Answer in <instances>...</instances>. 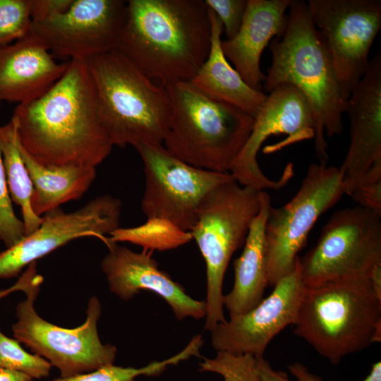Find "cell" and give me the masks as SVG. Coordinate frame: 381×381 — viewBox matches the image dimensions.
<instances>
[{"instance_id":"29","label":"cell","mask_w":381,"mask_h":381,"mask_svg":"<svg viewBox=\"0 0 381 381\" xmlns=\"http://www.w3.org/2000/svg\"><path fill=\"white\" fill-rule=\"evenodd\" d=\"M31 25L30 0H0V45L23 37Z\"/></svg>"},{"instance_id":"28","label":"cell","mask_w":381,"mask_h":381,"mask_svg":"<svg viewBox=\"0 0 381 381\" xmlns=\"http://www.w3.org/2000/svg\"><path fill=\"white\" fill-rule=\"evenodd\" d=\"M0 368L24 373L32 379H40L49 375L52 365L43 357L26 352L18 340L0 331Z\"/></svg>"},{"instance_id":"40","label":"cell","mask_w":381,"mask_h":381,"mask_svg":"<svg viewBox=\"0 0 381 381\" xmlns=\"http://www.w3.org/2000/svg\"><path fill=\"white\" fill-rule=\"evenodd\" d=\"M1 100L0 99V106H1Z\"/></svg>"},{"instance_id":"11","label":"cell","mask_w":381,"mask_h":381,"mask_svg":"<svg viewBox=\"0 0 381 381\" xmlns=\"http://www.w3.org/2000/svg\"><path fill=\"white\" fill-rule=\"evenodd\" d=\"M134 147L143 164V214L147 219L168 220L186 231L193 228L207 195L220 184L234 179L230 173L191 166L163 145L140 143Z\"/></svg>"},{"instance_id":"3","label":"cell","mask_w":381,"mask_h":381,"mask_svg":"<svg viewBox=\"0 0 381 381\" xmlns=\"http://www.w3.org/2000/svg\"><path fill=\"white\" fill-rule=\"evenodd\" d=\"M284 33L270 44L272 64L262 87L270 92L290 84L307 98L315 115V150L319 163L327 164L329 137L343 130L341 116L346 102L341 94L332 59L320 30L315 26L306 2L292 0Z\"/></svg>"},{"instance_id":"27","label":"cell","mask_w":381,"mask_h":381,"mask_svg":"<svg viewBox=\"0 0 381 381\" xmlns=\"http://www.w3.org/2000/svg\"><path fill=\"white\" fill-rule=\"evenodd\" d=\"M199 370L220 374L224 381H262L256 357L248 353L218 351L214 358H205L199 364Z\"/></svg>"},{"instance_id":"25","label":"cell","mask_w":381,"mask_h":381,"mask_svg":"<svg viewBox=\"0 0 381 381\" xmlns=\"http://www.w3.org/2000/svg\"><path fill=\"white\" fill-rule=\"evenodd\" d=\"M113 242H129L143 250L164 251L179 248L193 240L191 233L162 218H149L137 226L118 228L110 234Z\"/></svg>"},{"instance_id":"19","label":"cell","mask_w":381,"mask_h":381,"mask_svg":"<svg viewBox=\"0 0 381 381\" xmlns=\"http://www.w3.org/2000/svg\"><path fill=\"white\" fill-rule=\"evenodd\" d=\"M292 0H248L242 25L230 40H222V52L251 88L262 92L265 74L260 69L261 55L274 37L286 27Z\"/></svg>"},{"instance_id":"32","label":"cell","mask_w":381,"mask_h":381,"mask_svg":"<svg viewBox=\"0 0 381 381\" xmlns=\"http://www.w3.org/2000/svg\"><path fill=\"white\" fill-rule=\"evenodd\" d=\"M350 196L359 206L381 216V180L357 186Z\"/></svg>"},{"instance_id":"2","label":"cell","mask_w":381,"mask_h":381,"mask_svg":"<svg viewBox=\"0 0 381 381\" xmlns=\"http://www.w3.org/2000/svg\"><path fill=\"white\" fill-rule=\"evenodd\" d=\"M211 40L205 0H129L116 51L167 85L192 80L209 55Z\"/></svg>"},{"instance_id":"37","label":"cell","mask_w":381,"mask_h":381,"mask_svg":"<svg viewBox=\"0 0 381 381\" xmlns=\"http://www.w3.org/2000/svg\"><path fill=\"white\" fill-rule=\"evenodd\" d=\"M32 380L24 373L0 368V381H32Z\"/></svg>"},{"instance_id":"17","label":"cell","mask_w":381,"mask_h":381,"mask_svg":"<svg viewBox=\"0 0 381 381\" xmlns=\"http://www.w3.org/2000/svg\"><path fill=\"white\" fill-rule=\"evenodd\" d=\"M104 243L109 252L101 262L102 269L110 291L121 299L131 300L140 291L147 290L162 297L179 320L205 317V301L190 297L181 284L159 268L150 253H136L109 238Z\"/></svg>"},{"instance_id":"1","label":"cell","mask_w":381,"mask_h":381,"mask_svg":"<svg viewBox=\"0 0 381 381\" xmlns=\"http://www.w3.org/2000/svg\"><path fill=\"white\" fill-rule=\"evenodd\" d=\"M11 119L20 145L44 165L96 167L114 147L83 59L69 60L63 75L38 98L19 104Z\"/></svg>"},{"instance_id":"21","label":"cell","mask_w":381,"mask_h":381,"mask_svg":"<svg viewBox=\"0 0 381 381\" xmlns=\"http://www.w3.org/2000/svg\"><path fill=\"white\" fill-rule=\"evenodd\" d=\"M208 9L212 25L210 53L190 82L209 97L234 105L255 118L264 106L267 95L251 88L231 66L221 47L222 23L216 14Z\"/></svg>"},{"instance_id":"36","label":"cell","mask_w":381,"mask_h":381,"mask_svg":"<svg viewBox=\"0 0 381 381\" xmlns=\"http://www.w3.org/2000/svg\"><path fill=\"white\" fill-rule=\"evenodd\" d=\"M369 282L375 296L381 301V265H377L371 272Z\"/></svg>"},{"instance_id":"7","label":"cell","mask_w":381,"mask_h":381,"mask_svg":"<svg viewBox=\"0 0 381 381\" xmlns=\"http://www.w3.org/2000/svg\"><path fill=\"white\" fill-rule=\"evenodd\" d=\"M260 191L234 179L215 188L204 201L190 231L206 266L205 329L226 320L223 281L233 254L243 245L260 209Z\"/></svg>"},{"instance_id":"6","label":"cell","mask_w":381,"mask_h":381,"mask_svg":"<svg viewBox=\"0 0 381 381\" xmlns=\"http://www.w3.org/2000/svg\"><path fill=\"white\" fill-rule=\"evenodd\" d=\"M294 333L332 364L381 340V301L369 279L305 286Z\"/></svg>"},{"instance_id":"26","label":"cell","mask_w":381,"mask_h":381,"mask_svg":"<svg viewBox=\"0 0 381 381\" xmlns=\"http://www.w3.org/2000/svg\"><path fill=\"white\" fill-rule=\"evenodd\" d=\"M202 344L198 337H193L179 353L162 361H154L147 365L135 368L106 365L95 370L68 377H59L53 381H135L139 375L154 376L162 373L169 365H176L193 356H198Z\"/></svg>"},{"instance_id":"9","label":"cell","mask_w":381,"mask_h":381,"mask_svg":"<svg viewBox=\"0 0 381 381\" xmlns=\"http://www.w3.org/2000/svg\"><path fill=\"white\" fill-rule=\"evenodd\" d=\"M343 178L340 167L313 163L293 198L280 207H270L264 228L268 285L294 271L313 226L344 193Z\"/></svg>"},{"instance_id":"13","label":"cell","mask_w":381,"mask_h":381,"mask_svg":"<svg viewBox=\"0 0 381 381\" xmlns=\"http://www.w3.org/2000/svg\"><path fill=\"white\" fill-rule=\"evenodd\" d=\"M315 129L313 110L302 92L290 84L277 86L267 95L264 106L255 118L251 133L229 173L243 186L258 190L281 188L291 177L293 167L288 164L279 179H270L264 174L257 161L261 145L270 135L285 134L288 136L285 140L267 150L268 152L279 150L314 138Z\"/></svg>"},{"instance_id":"4","label":"cell","mask_w":381,"mask_h":381,"mask_svg":"<svg viewBox=\"0 0 381 381\" xmlns=\"http://www.w3.org/2000/svg\"><path fill=\"white\" fill-rule=\"evenodd\" d=\"M85 61L113 145H163L171 115L167 86L148 78L117 51Z\"/></svg>"},{"instance_id":"10","label":"cell","mask_w":381,"mask_h":381,"mask_svg":"<svg viewBox=\"0 0 381 381\" xmlns=\"http://www.w3.org/2000/svg\"><path fill=\"white\" fill-rule=\"evenodd\" d=\"M377 265H381V216L359 205L336 212L315 247L300 259L305 286L369 279Z\"/></svg>"},{"instance_id":"14","label":"cell","mask_w":381,"mask_h":381,"mask_svg":"<svg viewBox=\"0 0 381 381\" xmlns=\"http://www.w3.org/2000/svg\"><path fill=\"white\" fill-rule=\"evenodd\" d=\"M126 11V1L73 0L57 16L32 23L30 32L53 56L85 60L116 50Z\"/></svg>"},{"instance_id":"5","label":"cell","mask_w":381,"mask_h":381,"mask_svg":"<svg viewBox=\"0 0 381 381\" xmlns=\"http://www.w3.org/2000/svg\"><path fill=\"white\" fill-rule=\"evenodd\" d=\"M166 86L171 115L164 147L195 167L229 173L251 133L255 118L209 97L190 81Z\"/></svg>"},{"instance_id":"34","label":"cell","mask_w":381,"mask_h":381,"mask_svg":"<svg viewBox=\"0 0 381 381\" xmlns=\"http://www.w3.org/2000/svg\"><path fill=\"white\" fill-rule=\"evenodd\" d=\"M256 365L262 381H293L284 372L274 370L263 356L256 357Z\"/></svg>"},{"instance_id":"33","label":"cell","mask_w":381,"mask_h":381,"mask_svg":"<svg viewBox=\"0 0 381 381\" xmlns=\"http://www.w3.org/2000/svg\"><path fill=\"white\" fill-rule=\"evenodd\" d=\"M73 0H30L32 23L46 20L65 12Z\"/></svg>"},{"instance_id":"31","label":"cell","mask_w":381,"mask_h":381,"mask_svg":"<svg viewBox=\"0 0 381 381\" xmlns=\"http://www.w3.org/2000/svg\"><path fill=\"white\" fill-rule=\"evenodd\" d=\"M205 2L221 20L226 40L233 38L242 25L248 0H205Z\"/></svg>"},{"instance_id":"12","label":"cell","mask_w":381,"mask_h":381,"mask_svg":"<svg viewBox=\"0 0 381 381\" xmlns=\"http://www.w3.org/2000/svg\"><path fill=\"white\" fill-rule=\"evenodd\" d=\"M307 4L347 101L368 67L370 49L381 28V1L308 0Z\"/></svg>"},{"instance_id":"24","label":"cell","mask_w":381,"mask_h":381,"mask_svg":"<svg viewBox=\"0 0 381 381\" xmlns=\"http://www.w3.org/2000/svg\"><path fill=\"white\" fill-rule=\"evenodd\" d=\"M0 146L9 193L12 201L20 207L27 236L40 226L42 217L31 206L33 184L18 146L16 126L12 119L0 128Z\"/></svg>"},{"instance_id":"20","label":"cell","mask_w":381,"mask_h":381,"mask_svg":"<svg viewBox=\"0 0 381 381\" xmlns=\"http://www.w3.org/2000/svg\"><path fill=\"white\" fill-rule=\"evenodd\" d=\"M68 64L56 62L30 32L0 45V99L19 104L38 98L63 75Z\"/></svg>"},{"instance_id":"38","label":"cell","mask_w":381,"mask_h":381,"mask_svg":"<svg viewBox=\"0 0 381 381\" xmlns=\"http://www.w3.org/2000/svg\"><path fill=\"white\" fill-rule=\"evenodd\" d=\"M361 381H381V363L377 361L372 365L368 375Z\"/></svg>"},{"instance_id":"23","label":"cell","mask_w":381,"mask_h":381,"mask_svg":"<svg viewBox=\"0 0 381 381\" xmlns=\"http://www.w3.org/2000/svg\"><path fill=\"white\" fill-rule=\"evenodd\" d=\"M17 140L33 184L31 206L37 216L42 217L63 203L80 198L93 183L95 167L42 164L20 145L18 135Z\"/></svg>"},{"instance_id":"30","label":"cell","mask_w":381,"mask_h":381,"mask_svg":"<svg viewBox=\"0 0 381 381\" xmlns=\"http://www.w3.org/2000/svg\"><path fill=\"white\" fill-rule=\"evenodd\" d=\"M25 236L23 222L18 218L13 208L0 146V241L8 248L18 243Z\"/></svg>"},{"instance_id":"39","label":"cell","mask_w":381,"mask_h":381,"mask_svg":"<svg viewBox=\"0 0 381 381\" xmlns=\"http://www.w3.org/2000/svg\"><path fill=\"white\" fill-rule=\"evenodd\" d=\"M13 287H14L13 286H11L8 289L0 291V299L6 296L7 295H8L9 294L12 292L16 291V289H14L15 288Z\"/></svg>"},{"instance_id":"15","label":"cell","mask_w":381,"mask_h":381,"mask_svg":"<svg viewBox=\"0 0 381 381\" xmlns=\"http://www.w3.org/2000/svg\"><path fill=\"white\" fill-rule=\"evenodd\" d=\"M121 204L119 198L102 195L71 212L60 207L46 212L35 231L0 252V278L17 277L25 267L76 238L104 241L119 227Z\"/></svg>"},{"instance_id":"8","label":"cell","mask_w":381,"mask_h":381,"mask_svg":"<svg viewBox=\"0 0 381 381\" xmlns=\"http://www.w3.org/2000/svg\"><path fill=\"white\" fill-rule=\"evenodd\" d=\"M42 282L43 277L38 274L23 291L26 299L16 306L17 321L12 326L16 339L56 367L61 377L113 364L117 349L102 344L97 332L102 312L99 299L90 298L83 325L73 329L61 327L44 320L35 310L34 302Z\"/></svg>"},{"instance_id":"18","label":"cell","mask_w":381,"mask_h":381,"mask_svg":"<svg viewBox=\"0 0 381 381\" xmlns=\"http://www.w3.org/2000/svg\"><path fill=\"white\" fill-rule=\"evenodd\" d=\"M350 143L340 167L344 193L349 195L366 174L381 161V54L370 61L365 73L351 92L346 111Z\"/></svg>"},{"instance_id":"22","label":"cell","mask_w":381,"mask_h":381,"mask_svg":"<svg viewBox=\"0 0 381 381\" xmlns=\"http://www.w3.org/2000/svg\"><path fill=\"white\" fill-rule=\"evenodd\" d=\"M270 195L260 191V209L253 219L241 255L235 260L234 283L224 295V306L234 318L250 310L263 298L268 285L264 246V228L271 206Z\"/></svg>"},{"instance_id":"16","label":"cell","mask_w":381,"mask_h":381,"mask_svg":"<svg viewBox=\"0 0 381 381\" xmlns=\"http://www.w3.org/2000/svg\"><path fill=\"white\" fill-rule=\"evenodd\" d=\"M304 288L298 258L294 271L280 279L267 297L210 331L212 347L217 351L263 356L270 341L296 323Z\"/></svg>"},{"instance_id":"35","label":"cell","mask_w":381,"mask_h":381,"mask_svg":"<svg viewBox=\"0 0 381 381\" xmlns=\"http://www.w3.org/2000/svg\"><path fill=\"white\" fill-rule=\"evenodd\" d=\"M288 369L298 381H323L319 376L309 372L308 368L299 362L289 365Z\"/></svg>"}]
</instances>
